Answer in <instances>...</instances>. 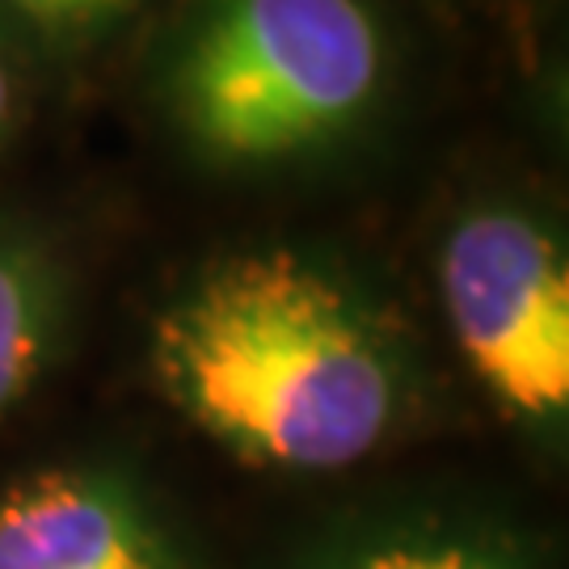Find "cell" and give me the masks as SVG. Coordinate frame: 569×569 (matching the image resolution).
I'll return each mask as SVG.
<instances>
[{
    "instance_id": "obj_7",
    "label": "cell",
    "mask_w": 569,
    "mask_h": 569,
    "mask_svg": "<svg viewBox=\"0 0 569 569\" xmlns=\"http://www.w3.org/2000/svg\"><path fill=\"white\" fill-rule=\"evenodd\" d=\"M355 569H507L498 557H489L477 545L460 540H401L385 549L367 552Z\"/></svg>"
},
{
    "instance_id": "obj_9",
    "label": "cell",
    "mask_w": 569,
    "mask_h": 569,
    "mask_svg": "<svg viewBox=\"0 0 569 569\" xmlns=\"http://www.w3.org/2000/svg\"><path fill=\"white\" fill-rule=\"evenodd\" d=\"M502 4H515V9H528V4H549V0H502Z\"/></svg>"
},
{
    "instance_id": "obj_2",
    "label": "cell",
    "mask_w": 569,
    "mask_h": 569,
    "mask_svg": "<svg viewBox=\"0 0 569 569\" xmlns=\"http://www.w3.org/2000/svg\"><path fill=\"white\" fill-rule=\"evenodd\" d=\"M397 47L376 0H173L143 93L211 169L333 157L376 127Z\"/></svg>"
},
{
    "instance_id": "obj_1",
    "label": "cell",
    "mask_w": 569,
    "mask_h": 569,
    "mask_svg": "<svg viewBox=\"0 0 569 569\" xmlns=\"http://www.w3.org/2000/svg\"><path fill=\"white\" fill-rule=\"evenodd\" d=\"M148 363L169 406L241 460L359 465L406 406V350L338 266L291 244L220 253L157 312Z\"/></svg>"
},
{
    "instance_id": "obj_3",
    "label": "cell",
    "mask_w": 569,
    "mask_h": 569,
    "mask_svg": "<svg viewBox=\"0 0 569 569\" xmlns=\"http://www.w3.org/2000/svg\"><path fill=\"white\" fill-rule=\"evenodd\" d=\"M451 338L498 406L531 427L569 409V262L561 232L523 203L468 207L439 244Z\"/></svg>"
},
{
    "instance_id": "obj_5",
    "label": "cell",
    "mask_w": 569,
    "mask_h": 569,
    "mask_svg": "<svg viewBox=\"0 0 569 569\" xmlns=\"http://www.w3.org/2000/svg\"><path fill=\"white\" fill-rule=\"evenodd\" d=\"M60 326L63 279L51 249L21 228H0V422L42 380Z\"/></svg>"
},
{
    "instance_id": "obj_4",
    "label": "cell",
    "mask_w": 569,
    "mask_h": 569,
    "mask_svg": "<svg viewBox=\"0 0 569 569\" xmlns=\"http://www.w3.org/2000/svg\"><path fill=\"white\" fill-rule=\"evenodd\" d=\"M0 569H178L131 489L51 468L0 493Z\"/></svg>"
},
{
    "instance_id": "obj_6",
    "label": "cell",
    "mask_w": 569,
    "mask_h": 569,
    "mask_svg": "<svg viewBox=\"0 0 569 569\" xmlns=\"http://www.w3.org/2000/svg\"><path fill=\"white\" fill-rule=\"evenodd\" d=\"M148 0H0V21L30 56L77 63L131 30Z\"/></svg>"
},
{
    "instance_id": "obj_8",
    "label": "cell",
    "mask_w": 569,
    "mask_h": 569,
    "mask_svg": "<svg viewBox=\"0 0 569 569\" xmlns=\"http://www.w3.org/2000/svg\"><path fill=\"white\" fill-rule=\"evenodd\" d=\"M26 102H30V51L0 21V148L26 119Z\"/></svg>"
}]
</instances>
